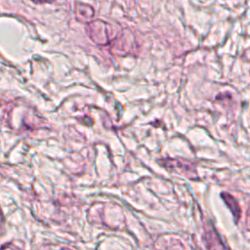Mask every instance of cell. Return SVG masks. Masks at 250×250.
Masks as SVG:
<instances>
[{
    "instance_id": "obj_1",
    "label": "cell",
    "mask_w": 250,
    "mask_h": 250,
    "mask_svg": "<svg viewBox=\"0 0 250 250\" xmlns=\"http://www.w3.org/2000/svg\"><path fill=\"white\" fill-rule=\"evenodd\" d=\"M222 198L225 200L227 206L229 208V210L231 211L235 220L237 221L240 217V209H239V206H238L236 200L230 194L226 193V192L222 193Z\"/></svg>"
},
{
    "instance_id": "obj_2",
    "label": "cell",
    "mask_w": 250,
    "mask_h": 250,
    "mask_svg": "<svg viewBox=\"0 0 250 250\" xmlns=\"http://www.w3.org/2000/svg\"><path fill=\"white\" fill-rule=\"evenodd\" d=\"M62 250H70V249H67V248H64V249H62Z\"/></svg>"
}]
</instances>
